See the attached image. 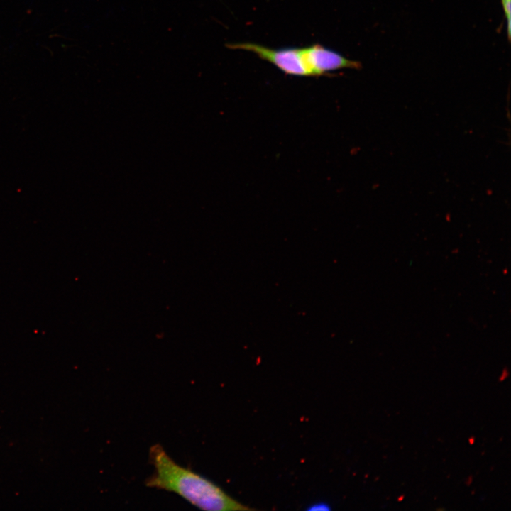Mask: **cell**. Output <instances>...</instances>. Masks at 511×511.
Here are the masks:
<instances>
[{
    "label": "cell",
    "mask_w": 511,
    "mask_h": 511,
    "mask_svg": "<svg viewBox=\"0 0 511 511\" xmlns=\"http://www.w3.org/2000/svg\"><path fill=\"white\" fill-rule=\"evenodd\" d=\"M148 458L153 466V474L145 481L148 488L176 493L204 510H253L232 498L212 481L176 463L159 444L150 448Z\"/></svg>",
    "instance_id": "cell-1"
},
{
    "label": "cell",
    "mask_w": 511,
    "mask_h": 511,
    "mask_svg": "<svg viewBox=\"0 0 511 511\" xmlns=\"http://www.w3.org/2000/svg\"><path fill=\"white\" fill-rule=\"evenodd\" d=\"M227 47L253 53L260 58L272 63L285 74L295 76H314L307 47L272 49L253 43H231L227 44Z\"/></svg>",
    "instance_id": "cell-2"
},
{
    "label": "cell",
    "mask_w": 511,
    "mask_h": 511,
    "mask_svg": "<svg viewBox=\"0 0 511 511\" xmlns=\"http://www.w3.org/2000/svg\"><path fill=\"white\" fill-rule=\"evenodd\" d=\"M505 12V16L507 19V36L508 39H510L511 36V0H501Z\"/></svg>",
    "instance_id": "cell-3"
},
{
    "label": "cell",
    "mask_w": 511,
    "mask_h": 511,
    "mask_svg": "<svg viewBox=\"0 0 511 511\" xmlns=\"http://www.w3.org/2000/svg\"><path fill=\"white\" fill-rule=\"evenodd\" d=\"M329 510H331L330 505L325 502H317L309 505V507L307 508V510L312 511H325Z\"/></svg>",
    "instance_id": "cell-4"
},
{
    "label": "cell",
    "mask_w": 511,
    "mask_h": 511,
    "mask_svg": "<svg viewBox=\"0 0 511 511\" xmlns=\"http://www.w3.org/2000/svg\"><path fill=\"white\" fill-rule=\"evenodd\" d=\"M507 374H508L507 373H505V375H507ZM507 376V375H505V370H504L503 373H502V377L500 378V380H501V378H502V377L505 378V377L506 378Z\"/></svg>",
    "instance_id": "cell-5"
}]
</instances>
